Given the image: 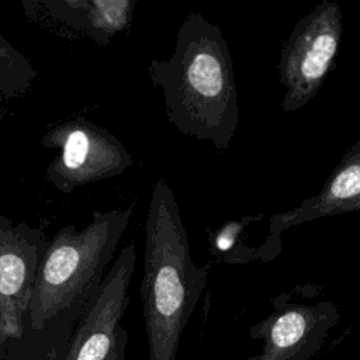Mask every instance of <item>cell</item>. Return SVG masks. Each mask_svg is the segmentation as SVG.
Returning a JSON list of instances; mask_svg holds the SVG:
<instances>
[{
	"label": "cell",
	"mask_w": 360,
	"mask_h": 360,
	"mask_svg": "<svg viewBox=\"0 0 360 360\" xmlns=\"http://www.w3.org/2000/svg\"><path fill=\"white\" fill-rule=\"evenodd\" d=\"M150 82L160 87L169 122L183 135L231 146L239 124L233 62L221 28L190 13L176 35L169 59H152Z\"/></svg>",
	"instance_id": "6da1fadb"
},
{
	"label": "cell",
	"mask_w": 360,
	"mask_h": 360,
	"mask_svg": "<svg viewBox=\"0 0 360 360\" xmlns=\"http://www.w3.org/2000/svg\"><path fill=\"white\" fill-rule=\"evenodd\" d=\"M145 233L141 298L149 360H176L210 264L198 267L193 262L176 197L163 179L153 186Z\"/></svg>",
	"instance_id": "7a4b0ae2"
},
{
	"label": "cell",
	"mask_w": 360,
	"mask_h": 360,
	"mask_svg": "<svg viewBox=\"0 0 360 360\" xmlns=\"http://www.w3.org/2000/svg\"><path fill=\"white\" fill-rule=\"evenodd\" d=\"M131 217L132 207L94 211L84 228L65 225L48 240L37 273L27 329L41 333L66 319L80 318L101 284Z\"/></svg>",
	"instance_id": "3957f363"
},
{
	"label": "cell",
	"mask_w": 360,
	"mask_h": 360,
	"mask_svg": "<svg viewBox=\"0 0 360 360\" xmlns=\"http://www.w3.org/2000/svg\"><path fill=\"white\" fill-rule=\"evenodd\" d=\"M343 35V17L336 1L322 0L301 17L281 48L278 82L285 93L281 101L284 112L307 105L321 90Z\"/></svg>",
	"instance_id": "277c9868"
},
{
	"label": "cell",
	"mask_w": 360,
	"mask_h": 360,
	"mask_svg": "<svg viewBox=\"0 0 360 360\" xmlns=\"http://www.w3.org/2000/svg\"><path fill=\"white\" fill-rule=\"evenodd\" d=\"M42 146L59 155L46 166V180L60 193L117 177L134 165L127 146L107 128L77 117L58 122L41 136Z\"/></svg>",
	"instance_id": "5b68a950"
},
{
	"label": "cell",
	"mask_w": 360,
	"mask_h": 360,
	"mask_svg": "<svg viewBox=\"0 0 360 360\" xmlns=\"http://www.w3.org/2000/svg\"><path fill=\"white\" fill-rule=\"evenodd\" d=\"M135 262V245L129 242L108 267L82 312L65 360H124L128 333L121 319L129 304L128 287Z\"/></svg>",
	"instance_id": "8992f818"
},
{
	"label": "cell",
	"mask_w": 360,
	"mask_h": 360,
	"mask_svg": "<svg viewBox=\"0 0 360 360\" xmlns=\"http://www.w3.org/2000/svg\"><path fill=\"white\" fill-rule=\"evenodd\" d=\"M48 246L41 228L14 222L0 214V347L18 340L27 330V316L38 267Z\"/></svg>",
	"instance_id": "52a82bcc"
},
{
	"label": "cell",
	"mask_w": 360,
	"mask_h": 360,
	"mask_svg": "<svg viewBox=\"0 0 360 360\" xmlns=\"http://www.w3.org/2000/svg\"><path fill=\"white\" fill-rule=\"evenodd\" d=\"M340 319L332 301L316 304L274 302V311L249 329L262 352L248 360H309L322 347Z\"/></svg>",
	"instance_id": "ba28073f"
},
{
	"label": "cell",
	"mask_w": 360,
	"mask_h": 360,
	"mask_svg": "<svg viewBox=\"0 0 360 360\" xmlns=\"http://www.w3.org/2000/svg\"><path fill=\"white\" fill-rule=\"evenodd\" d=\"M136 0H25V17L58 35L86 38L100 46L127 31Z\"/></svg>",
	"instance_id": "9c48e42d"
},
{
	"label": "cell",
	"mask_w": 360,
	"mask_h": 360,
	"mask_svg": "<svg viewBox=\"0 0 360 360\" xmlns=\"http://www.w3.org/2000/svg\"><path fill=\"white\" fill-rule=\"evenodd\" d=\"M354 211H360V139L345 152L316 195L270 218L266 243L304 222Z\"/></svg>",
	"instance_id": "30bf717a"
},
{
	"label": "cell",
	"mask_w": 360,
	"mask_h": 360,
	"mask_svg": "<svg viewBox=\"0 0 360 360\" xmlns=\"http://www.w3.org/2000/svg\"><path fill=\"white\" fill-rule=\"evenodd\" d=\"M37 79V69L0 34V118L7 105L27 94Z\"/></svg>",
	"instance_id": "8fae6325"
},
{
	"label": "cell",
	"mask_w": 360,
	"mask_h": 360,
	"mask_svg": "<svg viewBox=\"0 0 360 360\" xmlns=\"http://www.w3.org/2000/svg\"><path fill=\"white\" fill-rule=\"evenodd\" d=\"M262 217V214L257 217L249 215L243 217L240 221H229L224 224V226L211 236V253L228 263H245L250 260L252 256L242 250L238 240L246 225L252 221L260 219Z\"/></svg>",
	"instance_id": "7c38bea8"
},
{
	"label": "cell",
	"mask_w": 360,
	"mask_h": 360,
	"mask_svg": "<svg viewBox=\"0 0 360 360\" xmlns=\"http://www.w3.org/2000/svg\"><path fill=\"white\" fill-rule=\"evenodd\" d=\"M41 360H53V352H51V353H48L45 357H42Z\"/></svg>",
	"instance_id": "4fadbf2b"
}]
</instances>
